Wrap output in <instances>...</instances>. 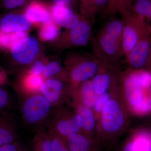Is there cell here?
<instances>
[{
  "mask_svg": "<svg viewBox=\"0 0 151 151\" xmlns=\"http://www.w3.org/2000/svg\"><path fill=\"white\" fill-rule=\"evenodd\" d=\"M111 97V94L109 91L103 94L97 95V99L92 109L97 120V124L100 119V114L103 108Z\"/></svg>",
  "mask_w": 151,
  "mask_h": 151,
  "instance_id": "83f0119b",
  "label": "cell"
},
{
  "mask_svg": "<svg viewBox=\"0 0 151 151\" xmlns=\"http://www.w3.org/2000/svg\"><path fill=\"white\" fill-rule=\"evenodd\" d=\"M103 66L93 55L73 53L68 55L65 61L67 81L70 86H76L91 80Z\"/></svg>",
  "mask_w": 151,
  "mask_h": 151,
  "instance_id": "277c9868",
  "label": "cell"
},
{
  "mask_svg": "<svg viewBox=\"0 0 151 151\" xmlns=\"http://www.w3.org/2000/svg\"><path fill=\"white\" fill-rule=\"evenodd\" d=\"M30 0H1V6L4 9L12 10L27 5Z\"/></svg>",
  "mask_w": 151,
  "mask_h": 151,
  "instance_id": "4dcf8cb0",
  "label": "cell"
},
{
  "mask_svg": "<svg viewBox=\"0 0 151 151\" xmlns=\"http://www.w3.org/2000/svg\"><path fill=\"white\" fill-rule=\"evenodd\" d=\"M111 97L103 108L97 124V140L111 146L129 129V113L121 95L119 80L109 90Z\"/></svg>",
  "mask_w": 151,
  "mask_h": 151,
  "instance_id": "6da1fadb",
  "label": "cell"
},
{
  "mask_svg": "<svg viewBox=\"0 0 151 151\" xmlns=\"http://www.w3.org/2000/svg\"><path fill=\"white\" fill-rule=\"evenodd\" d=\"M65 142L70 151H102L99 141L81 132L70 135Z\"/></svg>",
  "mask_w": 151,
  "mask_h": 151,
  "instance_id": "5bb4252c",
  "label": "cell"
},
{
  "mask_svg": "<svg viewBox=\"0 0 151 151\" xmlns=\"http://www.w3.org/2000/svg\"><path fill=\"white\" fill-rule=\"evenodd\" d=\"M59 25L56 24L52 19L50 20L41 25L38 35L40 39L43 41H51L57 39L59 37Z\"/></svg>",
  "mask_w": 151,
  "mask_h": 151,
  "instance_id": "603a6c76",
  "label": "cell"
},
{
  "mask_svg": "<svg viewBox=\"0 0 151 151\" xmlns=\"http://www.w3.org/2000/svg\"><path fill=\"white\" fill-rule=\"evenodd\" d=\"M120 72L103 66L91 79L96 94L100 95L109 91L118 81Z\"/></svg>",
  "mask_w": 151,
  "mask_h": 151,
  "instance_id": "9a60e30c",
  "label": "cell"
},
{
  "mask_svg": "<svg viewBox=\"0 0 151 151\" xmlns=\"http://www.w3.org/2000/svg\"><path fill=\"white\" fill-rule=\"evenodd\" d=\"M1 5H0V8H1Z\"/></svg>",
  "mask_w": 151,
  "mask_h": 151,
  "instance_id": "ab89813d",
  "label": "cell"
},
{
  "mask_svg": "<svg viewBox=\"0 0 151 151\" xmlns=\"http://www.w3.org/2000/svg\"><path fill=\"white\" fill-rule=\"evenodd\" d=\"M145 18L147 19L149 22H151V0L149 4L147 12Z\"/></svg>",
  "mask_w": 151,
  "mask_h": 151,
  "instance_id": "e575fe53",
  "label": "cell"
},
{
  "mask_svg": "<svg viewBox=\"0 0 151 151\" xmlns=\"http://www.w3.org/2000/svg\"><path fill=\"white\" fill-rule=\"evenodd\" d=\"M15 125L7 113H0V147L13 143L17 139Z\"/></svg>",
  "mask_w": 151,
  "mask_h": 151,
  "instance_id": "d6986e66",
  "label": "cell"
},
{
  "mask_svg": "<svg viewBox=\"0 0 151 151\" xmlns=\"http://www.w3.org/2000/svg\"><path fill=\"white\" fill-rule=\"evenodd\" d=\"M52 19L58 25L66 29L73 28L78 24V16L67 6L53 4L50 6Z\"/></svg>",
  "mask_w": 151,
  "mask_h": 151,
  "instance_id": "2e32d148",
  "label": "cell"
},
{
  "mask_svg": "<svg viewBox=\"0 0 151 151\" xmlns=\"http://www.w3.org/2000/svg\"><path fill=\"white\" fill-rule=\"evenodd\" d=\"M146 69L149 70L151 72V50L149 56L147 64Z\"/></svg>",
  "mask_w": 151,
  "mask_h": 151,
  "instance_id": "8d00e7d4",
  "label": "cell"
},
{
  "mask_svg": "<svg viewBox=\"0 0 151 151\" xmlns=\"http://www.w3.org/2000/svg\"><path fill=\"white\" fill-rule=\"evenodd\" d=\"M134 0H109L106 8L102 13L101 18L112 17L118 12L127 10Z\"/></svg>",
  "mask_w": 151,
  "mask_h": 151,
  "instance_id": "cb8c5ba5",
  "label": "cell"
},
{
  "mask_svg": "<svg viewBox=\"0 0 151 151\" xmlns=\"http://www.w3.org/2000/svg\"><path fill=\"white\" fill-rule=\"evenodd\" d=\"M109 0H88L84 6L80 7L81 15L91 20L101 11H104Z\"/></svg>",
  "mask_w": 151,
  "mask_h": 151,
  "instance_id": "7402d4cb",
  "label": "cell"
},
{
  "mask_svg": "<svg viewBox=\"0 0 151 151\" xmlns=\"http://www.w3.org/2000/svg\"><path fill=\"white\" fill-rule=\"evenodd\" d=\"M120 92L129 114L143 115L151 111L150 92L143 88L138 78V70L128 68L119 75Z\"/></svg>",
  "mask_w": 151,
  "mask_h": 151,
  "instance_id": "3957f363",
  "label": "cell"
},
{
  "mask_svg": "<svg viewBox=\"0 0 151 151\" xmlns=\"http://www.w3.org/2000/svg\"><path fill=\"white\" fill-rule=\"evenodd\" d=\"M72 107L81 117V133L97 140V122L92 108L72 100Z\"/></svg>",
  "mask_w": 151,
  "mask_h": 151,
  "instance_id": "4fadbf2b",
  "label": "cell"
},
{
  "mask_svg": "<svg viewBox=\"0 0 151 151\" xmlns=\"http://www.w3.org/2000/svg\"><path fill=\"white\" fill-rule=\"evenodd\" d=\"M68 94L71 96L73 100L92 108L94 106L97 97L91 79L76 86L68 85Z\"/></svg>",
  "mask_w": 151,
  "mask_h": 151,
  "instance_id": "7c38bea8",
  "label": "cell"
},
{
  "mask_svg": "<svg viewBox=\"0 0 151 151\" xmlns=\"http://www.w3.org/2000/svg\"></svg>",
  "mask_w": 151,
  "mask_h": 151,
  "instance_id": "60d3db41",
  "label": "cell"
},
{
  "mask_svg": "<svg viewBox=\"0 0 151 151\" xmlns=\"http://www.w3.org/2000/svg\"><path fill=\"white\" fill-rule=\"evenodd\" d=\"M149 104H150V108L151 111V91H150V94H149Z\"/></svg>",
  "mask_w": 151,
  "mask_h": 151,
  "instance_id": "f35d334b",
  "label": "cell"
},
{
  "mask_svg": "<svg viewBox=\"0 0 151 151\" xmlns=\"http://www.w3.org/2000/svg\"><path fill=\"white\" fill-rule=\"evenodd\" d=\"M51 106V103L42 94H31L22 105L23 119L27 124L32 126L40 124L49 115Z\"/></svg>",
  "mask_w": 151,
  "mask_h": 151,
  "instance_id": "ba28073f",
  "label": "cell"
},
{
  "mask_svg": "<svg viewBox=\"0 0 151 151\" xmlns=\"http://www.w3.org/2000/svg\"><path fill=\"white\" fill-rule=\"evenodd\" d=\"M151 50V31L141 38L126 55L129 68L134 70L146 69Z\"/></svg>",
  "mask_w": 151,
  "mask_h": 151,
  "instance_id": "9c48e42d",
  "label": "cell"
},
{
  "mask_svg": "<svg viewBox=\"0 0 151 151\" xmlns=\"http://www.w3.org/2000/svg\"><path fill=\"white\" fill-rule=\"evenodd\" d=\"M123 22L122 47L125 56L137 44L143 36L151 31V25L145 19L128 10L120 12Z\"/></svg>",
  "mask_w": 151,
  "mask_h": 151,
  "instance_id": "5b68a950",
  "label": "cell"
},
{
  "mask_svg": "<svg viewBox=\"0 0 151 151\" xmlns=\"http://www.w3.org/2000/svg\"><path fill=\"white\" fill-rule=\"evenodd\" d=\"M39 44L35 38L27 37L17 43L10 50L12 59L21 65L33 62L39 52Z\"/></svg>",
  "mask_w": 151,
  "mask_h": 151,
  "instance_id": "30bf717a",
  "label": "cell"
},
{
  "mask_svg": "<svg viewBox=\"0 0 151 151\" xmlns=\"http://www.w3.org/2000/svg\"><path fill=\"white\" fill-rule=\"evenodd\" d=\"M123 22L112 17L105 22L90 42L93 55L103 65L117 71L122 70L123 57L122 42Z\"/></svg>",
  "mask_w": 151,
  "mask_h": 151,
  "instance_id": "7a4b0ae2",
  "label": "cell"
},
{
  "mask_svg": "<svg viewBox=\"0 0 151 151\" xmlns=\"http://www.w3.org/2000/svg\"><path fill=\"white\" fill-rule=\"evenodd\" d=\"M81 117L73 109L59 107L53 114L49 128L65 140L70 135L81 132Z\"/></svg>",
  "mask_w": 151,
  "mask_h": 151,
  "instance_id": "52a82bcc",
  "label": "cell"
},
{
  "mask_svg": "<svg viewBox=\"0 0 151 151\" xmlns=\"http://www.w3.org/2000/svg\"><path fill=\"white\" fill-rule=\"evenodd\" d=\"M0 151H17V147L14 143L0 147Z\"/></svg>",
  "mask_w": 151,
  "mask_h": 151,
  "instance_id": "d6a6232c",
  "label": "cell"
},
{
  "mask_svg": "<svg viewBox=\"0 0 151 151\" xmlns=\"http://www.w3.org/2000/svg\"><path fill=\"white\" fill-rule=\"evenodd\" d=\"M24 13L12 11L0 19V29L6 32H25L32 25Z\"/></svg>",
  "mask_w": 151,
  "mask_h": 151,
  "instance_id": "8fae6325",
  "label": "cell"
},
{
  "mask_svg": "<svg viewBox=\"0 0 151 151\" xmlns=\"http://www.w3.org/2000/svg\"><path fill=\"white\" fill-rule=\"evenodd\" d=\"M12 98L8 92L0 85V113H7L12 106Z\"/></svg>",
  "mask_w": 151,
  "mask_h": 151,
  "instance_id": "f546056e",
  "label": "cell"
},
{
  "mask_svg": "<svg viewBox=\"0 0 151 151\" xmlns=\"http://www.w3.org/2000/svg\"><path fill=\"white\" fill-rule=\"evenodd\" d=\"M45 66V65L41 61L36 60L33 63L28 72L34 75H41L43 73Z\"/></svg>",
  "mask_w": 151,
  "mask_h": 151,
  "instance_id": "1f68e13d",
  "label": "cell"
},
{
  "mask_svg": "<svg viewBox=\"0 0 151 151\" xmlns=\"http://www.w3.org/2000/svg\"><path fill=\"white\" fill-rule=\"evenodd\" d=\"M88 0H79V1H80V7L82 6H84L86 2Z\"/></svg>",
  "mask_w": 151,
  "mask_h": 151,
  "instance_id": "74e56055",
  "label": "cell"
},
{
  "mask_svg": "<svg viewBox=\"0 0 151 151\" xmlns=\"http://www.w3.org/2000/svg\"><path fill=\"white\" fill-rule=\"evenodd\" d=\"M6 81L5 73L2 70H0V85L4 84Z\"/></svg>",
  "mask_w": 151,
  "mask_h": 151,
  "instance_id": "d590c367",
  "label": "cell"
},
{
  "mask_svg": "<svg viewBox=\"0 0 151 151\" xmlns=\"http://www.w3.org/2000/svg\"><path fill=\"white\" fill-rule=\"evenodd\" d=\"M123 151H151V139L145 134L136 135L125 144Z\"/></svg>",
  "mask_w": 151,
  "mask_h": 151,
  "instance_id": "ffe728a7",
  "label": "cell"
},
{
  "mask_svg": "<svg viewBox=\"0 0 151 151\" xmlns=\"http://www.w3.org/2000/svg\"><path fill=\"white\" fill-rule=\"evenodd\" d=\"M43 81L42 76L34 75L28 72L22 78L21 83V86L27 92H35L40 90Z\"/></svg>",
  "mask_w": 151,
  "mask_h": 151,
  "instance_id": "d4e9b609",
  "label": "cell"
},
{
  "mask_svg": "<svg viewBox=\"0 0 151 151\" xmlns=\"http://www.w3.org/2000/svg\"><path fill=\"white\" fill-rule=\"evenodd\" d=\"M48 134L52 151H70L65 140L49 128Z\"/></svg>",
  "mask_w": 151,
  "mask_h": 151,
  "instance_id": "4316f807",
  "label": "cell"
},
{
  "mask_svg": "<svg viewBox=\"0 0 151 151\" xmlns=\"http://www.w3.org/2000/svg\"><path fill=\"white\" fill-rule=\"evenodd\" d=\"M34 151H52L48 133L40 132L36 135L33 140Z\"/></svg>",
  "mask_w": 151,
  "mask_h": 151,
  "instance_id": "484cf974",
  "label": "cell"
},
{
  "mask_svg": "<svg viewBox=\"0 0 151 151\" xmlns=\"http://www.w3.org/2000/svg\"><path fill=\"white\" fill-rule=\"evenodd\" d=\"M92 29L91 20L81 15L78 24L65 30L58 38L56 46L64 50L85 46L90 42Z\"/></svg>",
  "mask_w": 151,
  "mask_h": 151,
  "instance_id": "8992f818",
  "label": "cell"
},
{
  "mask_svg": "<svg viewBox=\"0 0 151 151\" xmlns=\"http://www.w3.org/2000/svg\"><path fill=\"white\" fill-rule=\"evenodd\" d=\"M40 91L53 105L60 103L64 94L68 92V86L65 87L64 83L60 79L48 78L41 84Z\"/></svg>",
  "mask_w": 151,
  "mask_h": 151,
  "instance_id": "ac0fdd59",
  "label": "cell"
},
{
  "mask_svg": "<svg viewBox=\"0 0 151 151\" xmlns=\"http://www.w3.org/2000/svg\"><path fill=\"white\" fill-rule=\"evenodd\" d=\"M60 72L66 74L65 69H62L59 63L55 61H51L45 65L42 76L43 78H50Z\"/></svg>",
  "mask_w": 151,
  "mask_h": 151,
  "instance_id": "f1b7e54d",
  "label": "cell"
},
{
  "mask_svg": "<svg viewBox=\"0 0 151 151\" xmlns=\"http://www.w3.org/2000/svg\"><path fill=\"white\" fill-rule=\"evenodd\" d=\"M54 4L68 6L72 2L73 0H52Z\"/></svg>",
  "mask_w": 151,
  "mask_h": 151,
  "instance_id": "836d02e7",
  "label": "cell"
},
{
  "mask_svg": "<svg viewBox=\"0 0 151 151\" xmlns=\"http://www.w3.org/2000/svg\"><path fill=\"white\" fill-rule=\"evenodd\" d=\"M24 13L32 24H42L51 19L50 6L40 0H30Z\"/></svg>",
  "mask_w": 151,
  "mask_h": 151,
  "instance_id": "e0dca14e",
  "label": "cell"
},
{
  "mask_svg": "<svg viewBox=\"0 0 151 151\" xmlns=\"http://www.w3.org/2000/svg\"><path fill=\"white\" fill-rule=\"evenodd\" d=\"M27 37L26 32H8L0 29V49L10 51L23 39Z\"/></svg>",
  "mask_w": 151,
  "mask_h": 151,
  "instance_id": "44dd1931",
  "label": "cell"
}]
</instances>
